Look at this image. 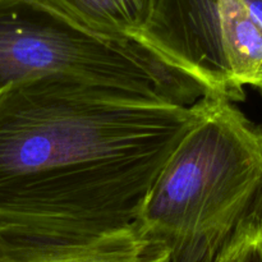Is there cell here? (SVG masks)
Masks as SVG:
<instances>
[{
    "instance_id": "6da1fadb",
    "label": "cell",
    "mask_w": 262,
    "mask_h": 262,
    "mask_svg": "<svg viewBox=\"0 0 262 262\" xmlns=\"http://www.w3.org/2000/svg\"><path fill=\"white\" fill-rule=\"evenodd\" d=\"M206 96L192 105L69 74L0 91V228L97 235L137 220Z\"/></svg>"
},
{
    "instance_id": "7a4b0ae2",
    "label": "cell",
    "mask_w": 262,
    "mask_h": 262,
    "mask_svg": "<svg viewBox=\"0 0 262 262\" xmlns=\"http://www.w3.org/2000/svg\"><path fill=\"white\" fill-rule=\"evenodd\" d=\"M262 204V128L234 102L206 95L133 223L169 262H214Z\"/></svg>"
},
{
    "instance_id": "3957f363",
    "label": "cell",
    "mask_w": 262,
    "mask_h": 262,
    "mask_svg": "<svg viewBox=\"0 0 262 262\" xmlns=\"http://www.w3.org/2000/svg\"><path fill=\"white\" fill-rule=\"evenodd\" d=\"M50 74L183 105L211 94L142 46L91 32L36 0H0V91Z\"/></svg>"
},
{
    "instance_id": "277c9868",
    "label": "cell",
    "mask_w": 262,
    "mask_h": 262,
    "mask_svg": "<svg viewBox=\"0 0 262 262\" xmlns=\"http://www.w3.org/2000/svg\"><path fill=\"white\" fill-rule=\"evenodd\" d=\"M0 262H169L135 225L97 235L0 228Z\"/></svg>"
},
{
    "instance_id": "5b68a950",
    "label": "cell",
    "mask_w": 262,
    "mask_h": 262,
    "mask_svg": "<svg viewBox=\"0 0 262 262\" xmlns=\"http://www.w3.org/2000/svg\"><path fill=\"white\" fill-rule=\"evenodd\" d=\"M81 27L142 46L156 0H36ZM143 48V46H142ZM145 49V48H143Z\"/></svg>"
},
{
    "instance_id": "8992f818",
    "label": "cell",
    "mask_w": 262,
    "mask_h": 262,
    "mask_svg": "<svg viewBox=\"0 0 262 262\" xmlns=\"http://www.w3.org/2000/svg\"><path fill=\"white\" fill-rule=\"evenodd\" d=\"M214 262H262V204L241 225Z\"/></svg>"
},
{
    "instance_id": "52a82bcc",
    "label": "cell",
    "mask_w": 262,
    "mask_h": 262,
    "mask_svg": "<svg viewBox=\"0 0 262 262\" xmlns=\"http://www.w3.org/2000/svg\"><path fill=\"white\" fill-rule=\"evenodd\" d=\"M253 19L262 28V0H243Z\"/></svg>"
},
{
    "instance_id": "ba28073f",
    "label": "cell",
    "mask_w": 262,
    "mask_h": 262,
    "mask_svg": "<svg viewBox=\"0 0 262 262\" xmlns=\"http://www.w3.org/2000/svg\"><path fill=\"white\" fill-rule=\"evenodd\" d=\"M255 87L258 90V91H260V94L262 95V82H260V83H258V84H256Z\"/></svg>"
},
{
    "instance_id": "9c48e42d",
    "label": "cell",
    "mask_w": 262,
    "mask_h": 262,
    "mask_svg": "<svg viewBox=\"0 0 262 262\" xmlns=\"http://www.w3.org/2000/svg\"><path fill=\"white\" fill-rule=\"evenodd\" d=\"M261 128H262V125H261Z\"/></svg>"
}]
</instances>
